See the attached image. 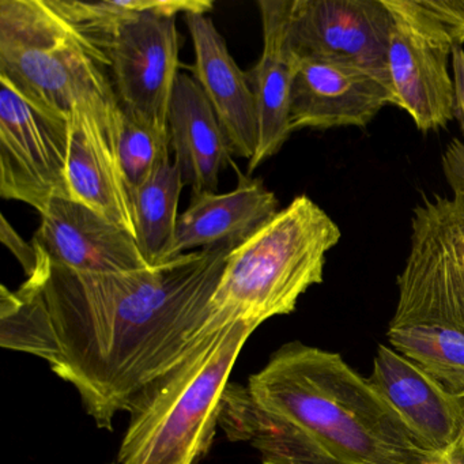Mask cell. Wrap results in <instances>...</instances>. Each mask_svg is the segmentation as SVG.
<instances>
[{
    "label": "cell",
    "mask_w": 464,
    "mask_h": 464,
    "mask_svg": "<svg viewBox=\"0 0 464 464\" xmlns=\"http://www.w3.org/2000/svg\"><path fill=\"white\" fill-rule=\"evenodd\" d=\"M0 78L67 124L88 113L118 149L121 110L107 58L47 0H0Z\"/></svg>",
    "instance_id": "obj_3"
},
{
    "label": "cell",
    "mask_w": 464,
    "mask_h": 464,
    "mask_svg": "<svg viewBox=\"0 0 464 464\" xmlns=\"http://www.w3.org/2000/svg\"><path fill=\"white\" fill-rule=\"evenodd\" d=\"M235 323L206 334L191 352L137 399L116 464H198L218 428L233 366L256 330Z\"/></svg>",
    "instance_id": "obj_5"
},
{
    "label": "cell",
    "mask_w": 464,
    "mask_h": 464,
    "mask_svg": "<svg viewBox=\"0 0 464 464\" xmlns=\"http://www.w3.org/2000/svg\"><path fill=\"white\" fill-rule=\"evenodd\" d=\"M34 246L51 265L78 274H121L146 270L138 241L126 230L66 198L51 200L40 214Z\"/></svg>",
    "instance_id": "obj_10"
},
{
    "label": "cell",
    "mask_w": 464,
    "mask_h": 464,
    "mask_svg": "<svg viewBox=\"0 0 464 464\" xmlns=\"http://www.w3.org/2000/svg\"><path fill=\"white\" fill-rule=\"evenodd\" d=\"M0 344L4 349L43 358L50 366L58 362L55 328L37 268L14 292L2 285Z\"/></svg>",
    "instance_id": "obj_20"
},
{
    "label": "cell",
    "mask_w": 464,
    "mask_h": 464,
    "mask_svg": "<svg viewBox=\"0 0 464 464\" xmlns=\"http://www.w3.org/2000/svg\"><path fill=\"white\" fill-rule=\"evenodd\" d=\"M232 248L199 249L146 270L78 274L37 251L59 360L53 373L80 393L99 428L178 365L203 338Z\"/></svg>",
    "instance_id": "obj_1"
},
{
    "label": "cell",
    "mask_w": 464,
    "mask_h": 464,
    "mask_svg": "<svg viewBox=\"0 0 464 464\" xmlns=\"http://www.w3.org/2000/svg\"><path fill=\"white\" fill-rule=\"evenodd\" d=\"M170 134L149 129L121 112L119 130V165L130 192L142 187L157 168L169 159Z\"/></svg>",
    "instance_id": "obj_23"
},
{
    "label": "cell",
    "mask_w": 464,
    "mask_h": 464,
    "mask_svg": "<svg viewBox=\"0 0 464 464\" xmlns=\"http://www.w3.org/2000/svg\"><path fill=\"white\" fill-rule=\"evenodd\" d=\"M110 464H116V463H110Z\"/></svg>",
    "instance_id": "obj_28"
},
{
    "label": "cell",
    "mask_w": 464,
    "mask_h": 464,
    "mask_svg": "<svg viewBox=\"0 0 464 464\" xmlns=\"http://www.w3.org/2000/svg\"><path fill=\"white\" fill-rule=\"evenodd\" d=\"M0 240L17 257L25 271L26 278H29L39 263V254L34 243H26L5 216H2V224H0Z\"/></svg>",
    "instance_id": "obj_25"
},
{
    "label": "cell",
    "mask_w": 464,
    "mask_h": 464,
    "mask_svg": "<svg viewBox=\"0 0 464 464\" xmlns=\"http://www.w3.org/2000/svg\"><path fill=\"white\" fill-rule=\"evenodd\" d=\"M184 186L178 165L167 160L142 187L130 192L138 246L151 267L170 262Z\"/></svg>",
    "instance_id": "obj_19"
},
{
    "label": "cell",
    "mask_w": 464,
    "mask_h": 464,
    "mask_svg": "<svg viewBox=\"0 0 464 464\" xmlns=\"http://www.w3.org/2000/svg\"><path fill=\"white\" fill-rule=\"evenodd\" d=\"M186 23L194 45V78L210 102L233 156L251 161L259 145V121L248 72L237 66L208 14L189 13Z\"/></svg>",
    "instance_id": "obj_13"
},
{
    "label": "cell",
    "mask_w": 464,
    "mask_h": 464,
    "mask_svg": "<svg viewBox=\"0 0 464 464\" xmlns=\"http://www.w3.org/2000/svg\"><path fill=\"white\" fill-rule=\"evenodd\" d=\"M452 78L455 86V119L460 124L464 137V50L455 47L452 51Z\"/></svg>",
    "instance_id": "obj_27"
},
{
    "label": "cell",
    "mask_w": 464,
    "mask_h": 464,
    "mask_svg": "<svg viewBox=\"0 0 464 464\" xmlns=\"http://www.w3.org/2000/svg\"><path fill=\"white\" fill-rule=\"evenodd\" d=\"M263 24V53L248 72L256 100L259 145L248 161V175L276 156L293 134L290 102L298 59L287 43L290 0H259Z\"/></svg>",
    "instance_id": "obj_14"
},
{
    "label": "cell",
    "mask_w": 464,
    "mask_h": 464,
    "mask_svg": "<svg viewBox=\"0 0 464 464\" xmlns=\"http://www.w3.org/2000/svg\"><path fill=\"white\" fill-rule=\"evenodd\" d=\"M391 13L387 66L393 105L422 134L455 121V86L450 72L453 43L420 0H384Z\"/></svg>",
    "instance_id": "obj_6"
},
{
    "label": "cell",
    "mask_w": 464,
    "mask_h": 464,
    "mask_svg": "<svg viewBox=\"0 0 464 464\" xmlns=\"http://www.w3.org/2000/svg\"><path fill=\"white\" fill-rule=\"evenodd\" d=\"M368 379L431 455H442L464 439V398L392 347L377 346Z\"/></svg>",
    "instance_id": "obj_11"
},
{
    "label": "cell",
    "mask_w": 464,
    "mask_h": 464,
    "mask_svg": "<svg viewBox=\"0 0 464 464\" xmlns=\"http://www.w3.org/2000/svg\"><path fill=\"white\" fill-rule=\"evenodd\" d=\"M279 213L276 194L259 179L246 178L227 194L206 192L192 197L179 217L170 260L195 249H236Z\"/></svg>",
    "instance_id": "obj_15"
},
{
    "label": "cell",
    "mask_w": 464,
    "mask_h": 464,
    "mask_svg": "<svg viewBox=\"0 0 464 464\" xmlns=\"http://www.w3.org/2000/svg\"><path fill=\"white\" fill-rule=\"evenodd\" d=\"M121 112L169 132L168 116L179 77L176 17L146 12L119 24L102 45Z\"/></svg>",
    "instance_id": "obj_8"
},
{
    "label": "cell",
    "mask_w": 464,
    "mask_h": 464,
    "mask_svg": "<svg viewBox=\"0 0 464 464\" xmlns=\"http://www.w3.org/2000/svg\"><path fill=\"white\" fill-rule=\"evenodd\" d=\"M411 225L422 237L437 295L464 324V194L423 197L412 210Z\"/></svg>",
    "instance_id": "obj_18"
},
{
    "label": "cell",
    "mask_w": 464,
    "mask_h": 464,
    "mask_svg": "<svg viewBox=\"0 0 464 464\" xmlns=\"http://www.w3.org/2000/svg\"><path fill=\"white\" fill-rule=\"evenodd\" d=\"M218 426L263 464H428L392 407L338 353L290 342L248 384L229 382Z\"/></svg>",
    "instance_id": "obj_2"
},
{
    "label": "cell",
    "mask_w": 464,
    "mask_h": 464,
    "mask_svg": "<svg viewBox=\"0 0 464 464\" xmlns=\"http://www.w3.org/2000/svg\"><path fill=\"white\" fill-rule=\"evenodd\" d=\"M47 4L100 53L102 43L119 24L142 13L178 17L180 13L208 14L214 7L213 0H105L94 4L80 0H47Z\"/></svg>",
    "instance_id": "obj_21"
},
{
    "label": "cell",
    "mask_w": 464,
    "mask_h": 464,
    "mask_svg": "<svg viewBox=\"0 0 464 464\" xmlns=\"http://www.w3.org/2000/svg\"><path fill=\"white\" fill-rule=\"evenodd\" d=\"M69 129L70 199L96 211L137 240L131 195L104 130L96 119L83 112L75 113Z\"/></svg>",
    "instance_id": "obj_16"
},
{
    "label": "cell",
    "mask_w": 464,
    "mask_h": 464,
    "mask_svg": "<svg viewBox=\"0 0 464 464\" xmlns=\"http://www.w3.org/2000/svg\"><path fill=\"white\" fill-rule=\"evenodd\" d=\"M390 346L420 365L450 392L464 398V331L410 324L387 331Z\"/></svg>",
    "instance_id": "obj_22"
},
{
    "label": "cell",
    "mask_w": 464,
    "mask_h": 464,
    "mask_svg": "<svg viewBox=\"0 0 464 464\" xmlns=\"http://www.w3.org/2000/svg\"><path fill=\"white\" fill-rule=\"evenodd\" d=\"M341 237V227L316 202L308 195L295 197L230 252L203 334L235 323L259 327L295 312L301 295L324 281L327 254Z\"/></svg>",
    "instance_id": "obj_4"
},
{
    "label": "cell",
    "mask_w": 464,
    "mask_h": 464,
    "mask_svg": "<svg viewBox=\"0 0 464 464\" xmlns=\"http://www.w3.org/2000/svg\"><path fill=\"white\" fill-rule=\"evenodd\" d=\"M168 124L175 164L192 197L218 191L219 176L233 154L210 102L191 75L179 74Z\"/></svg>",
    "instance_id": "obj_17"
},
{
    "label": "cell",
    "mask_w": 464,
    "mask_h": 464,
    "mask_svg": "<svg viewBox=\"0 0 464 464\" xmlns=\"http://www.w3.org/2000/svg\"><path fill=\"white\" fill-rule=\"evenodd\" d=\"M387 105L391 85L368 70L328 61H301L290 102V129L368 126Z\"/></svg>",
    "instance_id": "obj_12"
},
{
    "label": "cell",
    "mask_w": 464,
    "mask_h": 464,
    "mask_svg": "<svg viewBox=\"0 0 464 464\" xmlns=\"http://www.w3.org/2000/svg\"><path fill=\"white\" fill-rule=\"evenodd\" d=\"M441 168L453 194H464V143L453 140L441 157Z\"/></svg>",
    "instance_id": "obj_26"
},
{
    "label": "cell",
    "mask_w": 464,
    "mask_h": 464,
    "mask_svg": "<svg viewBox=\"0 0 464 464\" xmlns=\"http://www.w3.org/2000/svg\"><path fill=\"white\" fill-rule=\"evenodd\" d=\"M70 129L0 78V197L47 210L69 197Z\"/></svg>",
    "instance_id": "obj_7"
},
{
    "label": "cell",
    "mask_w": 464,
    "mask_h": 464,
    "mask_svg": "<svg viewBox=\"0 0 464 464\" xmlns=\"http://www.w3.org/2000/svg\"><path fill=\"white\" fill-rule=\"evenodd\" d=\"M420 4L444 26L453 47L464 45V0H420Z\"/></svg>",
    "instance_id": "obj_24"
},
{
    "label": "cell",
    "mask_w": 464,
    "mask_h": 464,
    "mask_svg": "<svg viewBox=\"0 0 464 464\" xmlns=\"http://www.w3.org/2000/svg\"><path fill=\"white\" fill-rule=\"evenodd\" d=\"M390 31L384 0H290L286 36L298 62L352 64L390 83Z\"/></svg>",
    "instance_id": "obj_9"
}]
</instances>
